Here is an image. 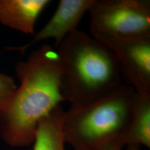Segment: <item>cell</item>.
Masks as SVG:
<instances>
[{"mask_svg":"<svg viewBox=\"0 0 150 150\" xmlns=\"http://www.w3.org/2000/svg\"><path fill=\"white\" fill-rule=\"evenodd\" d=\"M16 72L20 84L0 109V137L11 147H24L33 144L41 120L64 101L57 52L42 45L18 63Z\"/></svg>","mask_w":150,"mask_h":150,"instance_id":"cell-1","label":"cell"},{"mask_svg":"<svg viewBox=\"0 0 150 150\" xmlns=\"http://www.w3.org/2000/svg\"><path fill=\"white\" fill-rule=\"evenodd\" d=\"M61 91L70 108L91 104L122 85L121 70L115 55L95 38L73 31L58 47Z\"/></svg>","mask_w":150,"mask_h":150,"instance_id":"cell-2","label":"cell"},{"mask_svg":"<svg viewBox=\"0 0 150 150\" xmlns=\"http://www.w3.org/2000/svg\"><path fill=\"white\" fill-rule=\"evenodd\" d=\"M135 90L120 87L91 104L65 111L62 124L65 144L74 150H99L118 140L128 125Z\"/></svg>","mask_w":150,"mask_h":150,"instance_id":"cell-3","label":"cell"},{"mask_svg":"<svg viewBox=\"0 0 150 150\" xmlns=\"http://www.w3.org/2000/svg\"><path fill=\"white\" fill-rule=\"evenodd\" d=\"M88 13L92 36L150 39L149 0H93Z\"/></svg>","mask_w":150,"mask_h":150,"instance_id":"cell-4","label":"cell"},{"mask_svg":"<svg viewBox=\"0 0 150 150\" xmlns=\"http://www.w3.org/2000/svg\"><path fill=\"white\" fill-rule=\"evenodd\" d=\"M93 37L115 55L122 76L128 85L137 93L150 95V39L123 38L104 34Z\"/></svg>","mask_w":150,"mask_h":150,"instance_id":"cell-5","label":"cell"},{"mask_svg":"<svg viewBox=\"0 0 150 150\" xmlns=\"http://www.w3.org/2000/svg\"><path fill=\"white\" fill-rule=\"evenodd\" d=\"M93 2V0H61L53 16L35 33L32 40L22 46L8 50L24 53L37 42L50 38L54 40V46L59 47L67 35L77 30L79 24Z\"/></svg>","mask_w":150,"mask_h":150,"instance_id":"cell-6","label":"cell"},{"mask_svg":"<svg viewBox=\"0 0 150 150\" xmlns=\"http://www.w3.org/2000/svg\"><path fill=\"white\" fill-rule=\"evenodd\" d=\"M50 0H0V22L26 34H34L39 16Z\"/></svg>","mask_w":150,"mask_h":150,"instance_id":"cell-7","label":"cell"},{"mask_svg":"<svg viewBox=\"0 0 150 150\" xmlns=\"http://www.w3.org/2000/svg\"><path fill=\"white\" fill-rule=\"evenodd\" d=\"M122 145L150 147V95L136 92L128 125L117 140Z\"/></svg>","mask_w":150,"mask_h":150,"instance_id":"cell-8","label":"cell"},{"mask_svg":"<svg viewBox=\"0 0 150 150\" xmlns=\"http://www.w3.org/2000/svg\"><path fill=\"white\" fill-rule=\"evenodd\" d=\"M64 113L59 104L41 120L35 131L33 150H65L62 131Z\"/></svg>","mask_w":150,"mask_h":150,"instance_id":"cell-9","label":"cell"},{"mask_svg":"<svg viewBox=\"0 0 150 150\" xmlns=\"http://www.w3.org/2000/svg\"><path fill=\"white\" fill-rule=\"evenodd\" d=\"M17 88L13 79L8 75L0 73V109L8 102Z\"/></svg>","mask_w":150,"mask_h":150,"instance_id":"cell-10","label":"cell"},{"mask_svg":"<svg viewBox=\"0 0 150 150\" xmlns=\"http://www.w3.org/2000/svg\"><path fill=\"white\" fill-rule=\"evenodd\" d=\"M123 147L124 146L117 140H113L103 145L99 150H122Z\"/></svg>","mask_w":150,"mask_h":150,"instance_id":"cell-11","label":"cell"},{"mask_svg":"<svg viewBox=\"0 0 150 150\" xmlns=\"http://www.w3.org/2000/svg\"><path fill=\"white\" fill-rule=\"evenodd\" d=\"M125 147H126L125 150H141L140 147L138 145H127Z\"/></svg>","mask_w":150,"mask_h":150,"instance_id":"cell-12","label":"cell"}]
</instances>
